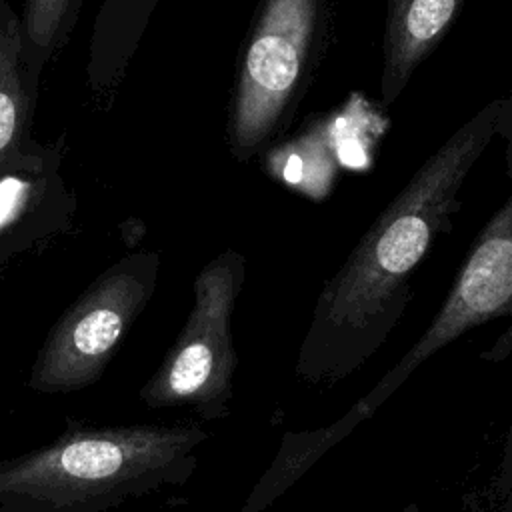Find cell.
I'll use <instances>...</instances> for the list:
<instances>
[{
	"instance_id": "cell-1",
	"label": "cell",
	"mask_w": 512,
	"mask_h": 512,
	"mask_svg": "<svg viewBox=\"0 0 512 512\" xmlns=\"http://www.w3.org/2000/svg\"><path fill=\"white\" fill-rule=\"evenodd\" d=\"M500 104L484 106L412 176L324 284L296 358L306 384H336L386 342L408 302V278L456 208V194L490 142Z\"/></svg>"
},
{
	"instance_id": "cell-2",
	"label": "cell",
	"mask_w": 512,
	"mask_h": 512,
	"mask_svg": "<svg viewBox=\"0 0 512 512\" xmlns=\"http://www.w3.org/2000/svg\"><path fill=\"white\" fill-rule=\"evenodd\" d=\"M208 438L194 422L96 426L66 416L50 444L0 460V512H108L182 486Z\"/></svg>"
},
{
	"instance_id": "cell-3",
	"label": "cell",
	"mask_w": 512,
	"mask_h": 512,
	"mask_svg": "<svg viewBox=\"0 0 512 512\" xmlns=\"http://www.w3.org/2000/svg\"><path fill=\"white\" fill-rule=\"evenodd\" d=\"M502 316H510V324L480 354L482 360L502 362L512 356V192L476 238L444 304L420 338L338 418L312 430L284 432L274 458L248 492L240 512L268 510L328 450L372 418L426 360L470 328Z\"/></svg>"
},
{
	"instance_id": "cell-4",
	"label": "cell",
	"mask_w": 512,
	"mask_h": 512,
	"mask_svg": "<svg viewBox=\"0 0 512 512\" xmlns=\"http://www.w3.org/2000/svg\"><path fill=\"white\" fill-rule=\"evenodd\" d=\"M246 276L244 256L226 250L196 276L190 314L154 374L140 386L148 408H188L202 420L230 414L238 354L232 312Z\"/></svg>"
},
{
	"instance_id": "cell-5",
	"label": "cell",
	"mask_w": 512,
	"mask_h": 512,
	"mask_svg": "<svg viewBox=\"0 0 512 512\" xmlns=\"http://www.w3.org/2000/svg\"><path fill=\"white\" fill-rule=\"evenodd\" d=\"M158 252H134L108 266L48 330L26 386L40 394H70L94 386L158 282Z\"/></svg>"
},
{
	"instance_id": "cell-6",
	"label": "cell",
	"mask_w": 512,
	"mask_h": 512,
	"mask_svg": "<svg viewBox=\"0 0 512 512\" xmlns=\"http://www.w3.org/2000/svg\"><path fill=\"white\" fill-rule=\"evenodd\" d=\"M318 0H266L244 52L230 110V148L250 156L276 126L292 96L312 30Z\"/></svg>"
},
{
	"instance_id": "cell-7",
	"label": "cell",
	"mask_w": 512,
	"mask_h": 512,
	"mask_svg": "<svg viewBox=\"0 0 512 512\" xmlns=\"http://www.w3.org/2000/svg\"><path fill=\"white\" fill-rule=\"evenodd\" d=\"M74 198L60 174V154L0 174V266L12 256L62 232Z\"/></svg>"
},
{
	"instance_id": "cell-8",
	"label": "cell",
	"mask_w": 512,
	"mask_h": 512,
	"mask_svg": "<svg viewBox=\"0 0 512 512\" xmlns=\"http://www.w3.org/2000/svg\"><path fill=\"white\" fill-rule=\"evenodd\" d=\"M38 76L22 20L8 0H0V174L36 164L50 152L30 136Z\"/></svg>"
},
{
	"instance_id": "cell-9",
	"label": "cell",
	"mask_w": 512,
	"mask_h": 512,
	"mask_svg": "<svg viewBox=\"0 0 512 512\" xmlns=\"http://www.w3.org/2000/svg\"><path fill=\"white\" fill-rule=\"evenodd\" d=\"M464 0H388L382 102L392 104L416 66L444 36Z\"/></svg>"
},
{
	"instance_id": "cell-10",
	"label": "cell",
	"mask_w": 512,
	"mask_h": 512,
	"mask_svg": "<svg viewBox=\"0 0 512 512\" xmlns=\"http://www.w3.org/2000/svg\"><path fill=\"white\" fill-rule=\"evenodd\" d=\"M82 0H26L22 20L28 58L40 74L50 56L68 40Z\"/></svg>"
},
{
	"instance_id": "cell-11",
	"label": "cell",
	"mask_w": 512,
	"mask_h": 512,
	"mask_svg": "<svg viewBox=\"0 0 512 512\" xmlns=\"http://www.w3.org/2000/svg\"><path fill=\"white\" fill-rule=\"evenodd\" d=\"M276 158L278 162V174L292 186L306 188L312 194V178H310V168L316 174L320 186L326 190V184L330 182L332 174V164L328 160L326 144L318 134H308L306 138L288 144L286 148L278 150Z\"/></svg>"
},
{
	"instance_id": "cell-12",
	"label": "cell",
	"mask_w": 512,
	"mask_h": 512,
	"mask_svg": "<svg viewBox=\"0 0 512 512\" xmlns=\"http://www.w3.org/2000/svg\"><path fill=\"white\" fill-rule=\"evenodd\" d=\"M496 488H498L500 512H512V420H510L506 442H504Z\"/></svg>"
},
{
	"instance_id": "cell-13",
	"label": "cell",
	"mask_w": 512,
	"mask_h": 512,
	"mask_svg": "<svg viewBox=\"0 0 512 512\" xmlns=\"http://www.w3.org/2000/svg\"><path fill=\"white\" fill-rule=\"evenodd\" d=\"M400 512H428V510L422 508V506H418L416 502H412V504H406ZM476 512H480V510H476Z\"/></svg>"
}]
</instances>
